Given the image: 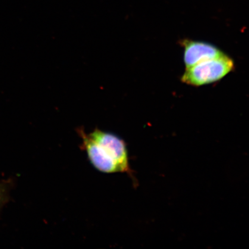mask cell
Wrapping results in <instances>:
<instances>
[{
    "instance_id": "3",
    "label": "cell",
    "mask_w": 249,
    "mask_h": 249,
    "mask_svg": "<svg viewBox=\"0 0 249 249\" xmlns=\"http://www.w3.org/2000/svg\"><path fill=\"white\" fill-rule=\"evenodd\" d=\"M184 47V62L186 68L201 61L215 58L224 53L210 43L185 39L182 41Z\"/></svg>"
},
{
    "instance_id": "2",
    "label": "cell",
    "mask_w": 249,
    "mask_h": 249,
    "mask_svg": "<svg viewBox=\"0 0 249 249\" xmlns=\"http://www.w3.org/2000/svg\"><path fill=\"white\" fill-rule=\"evenodd\" d=\"M232 59L225 53L186 68L181 81L187 85L201 86L217 82L234 69Z\"/></svg>"
},
{
    "instance_id": "4",
    "label": "cell",
    "mask_w": 249,
    "mask_h": 249,
    "mask_svg": "<svg viewBox=\"0 0 249 249\" xmlns=\"http://www.w3.org/2000/svg\"><path fill=\"white\" fill-rule=\"evenodd\" d=\"M14 185V180L12 179L2 180L0 181V213L10 200L11 192Z\"/></svg>"
},
{
    "instance_id": "1",
    "label": "cell",
    "mask_w": 249,
    "mask_h": 249,
    "mask_svg": "<svg viewBox=\"0 0 249 249\" xmlns=\"http://www.w3.org/2000/svg\"><path fill=\"white\" fill-rule=\"evenodd\" d=\"M77 133L82 140L80 148L96 170L106 174L125 173L133 178L126 145L119 136L98 128L89 133L79 128Z\"/></svg>"
}]
</instances>
